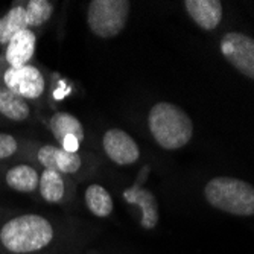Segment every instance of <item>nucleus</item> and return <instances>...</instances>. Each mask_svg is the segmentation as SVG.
<instances>
[{
    "mask_svg": "<svg viewBox=\"0 0 254 254\" xmlns=\"http://www.w3.org/2000/svg\"><path fill=\"white\" fill-rule=\"evenodd\" d=\"M57 238L54 224L41 215L25 213L0 227V248L9 254H35L48 250Z\"/></svg>",
    "mask_w": 254,
    "mask_h": 254,
    "instance_id": "f257e3e1",
    "label": "nucleus"
},
{
    "mask_svg": "<svg viewBox=\"0 0 254 254\" xmlns=\"http://www.w3.org/2000/svg\"><path fill=\"white\" fill-rule=\"evenodd\" d=\"M148 127L155 142L169 151L188 145L193 135V124L188 113L171 102H158L151 108Z\"/></svg>",
    "mask_w": 254,
    "mask_h": 254,
    "instance_id": "f03ea898",
    "label": "nucleus"
},
{
    "mask_svg": "<svg viewBox=\"0 0 254 254\" xmlns=\"http://www.w3.org/2000/svg\"><path fill=\"white\" fill-rule=\"evenodd\" d=\"M204 196L215 209L235 215H254V186L233 177H216L207 183Z\"/></svg>",
    "mask_w": 254,
    "mask_h": 254,
    "instance_id": "7ed1b4c3",
    "label": "nucleus"
},
{
    "mask_svg": "<svg viewBox=\"0 0 254 254\" xmlns=\"http://www.w3.org/2000/svg\"><path fill=\"white\" fill-rule=\"evenodd\" d=\"M131 3L128 0H93L87 9V23L95 35L111 38L127 25Z\"/></svg>",
    "mask_w": 254,
    "mask_h": 254,
    "instance_id": "20e7f679",
    "label": "nucleus"
},
{
    "mask_svg": "<svg viewBox=\"0 0 254 254\" xmlns=\"http://www.w3.org/2000/svg\"><path fill=\"white\" fill-rule=\"evenodd\" d=\"M221 52L236 70L254 79V38L241 32H228L221 40Z\"/></svg>",
    "mask_w": 254,
    "mask_h": 254,
    "instance_id": "39448f33",
    "label": "nucleus"
},
{
    "mask_svg": "<svg viewBox=\"0 0 254 254\" xmlns=\"http://www.w3.org/2000/svg\"><path fill=\"white\" fill-rule=\"evenodd\" d=\"M5 85L12 93L23 99H37L44 91V78L34 65H23L18 68L9 67L3 76Z\"/></svg>",
    "mask_w": 254,
    "mask_h": 254,
    "instance_id": "423d86ee",
    "label": "nucleus"
},
{
    "mask_svg": "<svg viewBox=\"0 0 254 254\" xmlns=\"http://www.w3.org/2000/svg\"><path fill=\"white\" fill-rule=\"evenodd\" d=\"M49 128L61 145L60 148L68 152H76L79 149V145L84 140V128L73 114L64 111L55 113L51 118Z\"/></svg>",
    "mask_w": 254,
    "mask_h": 254,
    "instance_id": "0eeeda50",
    "label": "nucleus"
},
{
    "mask_svg": "<svg viewBox=\"0 0 254 254\" xmlns=\"http://www.w3.org/2000/svg\"><path fill=\"white\" fill-rule=\"evenodd\" d=\"M102 145L108 158L118 165H132L140 157V149L134 138L119 128L108 129L104 135Z\"/></svg>",
    "mask_w": 254,
    "mask_h": 254,
    "instance_id": "6e6552de",
    "label": "nucleus"
},
{
    "mask_svg": "<svg viewBox=\"0 0 254 254\" xmlns=\"http://www.w3.org/2000/svg\"><path fill=\"white\" fill-rule=\"evenodd\" d=\"M37 158L44 169H51L60 174H75L82 165L78 152H68L52 145L41 146L37 152Z\"/></svg>",
    "mask_w": 254,
    "mask_h": 254,
    "instance_id": "1a4fd4ad",
    "label": "nucleus"
},
{
    "mask_svg": "<svg viewBox=\"0 0 254 254\" xmlns=\"http://www.w3.org/2000/svg\"><path fill=\"white\" fill-rule=\"evenodd\" d=\"M124 196L128 204L138 207L140 212V225L145 230H152L157 227L160 215H158V205L155 196L148 190L142 188H131L124 192Z\"/></svg>",
    "mask_w": 254,
    "mask_h": 254,
    "instance_id": "9d476101",
    "label": "nucleus"
},
{
    "mask_svg": "<svg viewBox=\"0 0 254 254\" xmlns=\"http://www.w3.org/2000/svg\"><path fill=\"white\" fill-rule=\"evenodd\" d=\"M183 5L201 29L213 31L222 18V3L218 0H186Z\"/></svg>",
    "mask_w": 254,
    "mask_h": 254,
    "instance_id": "9b49d317",
    "label": "nucleus"
},
{
    "mask_svg": "<svg viewBox=\"0 0 254 254\" xmlns=\"http://www.w3.org/2000/svg\"><path fill=\"white\" fill-rule=\"evenodd\" d=\"M35 34L31 29H25L12 37L6 48V61L12 68H18L23 65H28L29 60L35 51Z\"/></svg>",
    "mask_w": 254,
    "mask_h": 254,
    "instance_id": "f8f14e48",
    "label": "nucleus"
},
{
    "mask_svg": "<svg viewBox=\"0 0 254 254\" xmlns=\"http://www.w3.org/2000/svg\"><path fill=\"white\" fill-rule=\"evenodd\" d=\"M0 114L11 121L21 122L29 118L31 108L26 99L12 93L6 87H0Z\"/></svg>",
    "mask_w": 254,
    "mask_h": 254,
    "instance_id": "ddd939ff",
    "label": "nucleus"
},
{
    "mask_svg": "<svg viewBox=\"0 0 254 254\" xmlns=\"http://www.w3.org/2000/svg\"><path fill=\"white\" fill-rule=\"evenodd\" d=\"M40 175L32 166L17 165L6 172V184L17 192H34L38 188Z\"/></svg>",
    "mask_w": 254,
    "mask_h": 254,
    "instance_id": "4468645a",
    "label": "nucleus"
},
{
    "mask_svg": "<svg viewBox=\"0 0 254 254\" xmlns=\"http://www.w3.org/2000/svg\"><path fill=\"white\" fill-rule=\"evenodd\" d=\"M87 209L98 218H107L113 213V198L108 190L99 184H91L85 190Z\"/></svg>",
    "mask_w": 254,
    "mask_h": 254,
    "instance_id": "2eb2a0df",
    "label": "nucleus"
},
{
    "mask_svg": "<svg viewBox=\"0 0 254 254\" xmlns=\"http://www.w3.org/2000/svg\"><path fill=\"white\" fill-rule=\"evenodd\" d=\"M25 29H28L25 6L11 8L0 18V44H8L15 34Z\"/></svg>",
    "mask_w": 254,
    "mask_h": 254,
    "instance_id": "dca6fc26",
    "label": "nucleus"
},
{
    "mask_svg": "<svg viewBox=\"0 0 254 254\" xmlns=\"http://www.w3.org/2000/svg\"><path fill=\"white\" fill-rule=\"evenodd\" d=\"M38 189L44 201L48 202H61L65 193L64 180L60 172L44 169L40 175Z\"/></svg>",
    "mask_w": 254,
    "mask_h": 254,
    "instance_id": "f3484780",
    "label": "nucleus"
},
{
    "mask_svg": "<svg viewBox=\"0 0 254 254\" xmlns=\"http://www.w3.org/2000/svg\"><path fill=\"white\" fill-rule=\"evenodd\" d=\"M54 12V3L48 0H29L25 6L28 29L44 25Z\"/></svg>",
    "mask_w": 254,
    "mask_h": 254,
    "instance_id": "a211bd4d",
    "label": "nucleus"
},
{
    "mask_svg": "<svg viewBox=\"0 0 254 254\" xmlns=\"http://www.w3.org/2000/svg\"><path fill=\"white\" fill-rule=\"evenodd\" d=\"M17 148H18L17 140L12 135L0 132V160L8 158L12 154H15Z\"/></svg>",
    "mask_w": 254,
    "mask_h": 254,
    "instance_id": "6ab92c4d",
    "label": "nucleus"
}]
</instances>
